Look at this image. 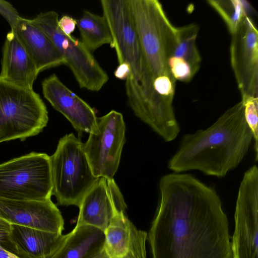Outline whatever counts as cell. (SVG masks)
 I'll return each mask as SVG.
<instances>
[{
    "instance_id": "6da1fadb",
    "label": "cell",
    "mask_w": 258,
    "mask_h": 258,
    "mask_svg": "<svg viewBox=\"0 0 258 258\" xmlns=\"http://www.w3.org/2000/svg\"><path fill=\"white\" fill-rule=\"evenodd\" d=\"M147 239L152 258H232L228 221L216 190L188 173L162 177Z\"/></svg>"
},
{
    "instance_id": "7a4b0ae2",
    "label": "cell",
    "mask_w": 258,
    "mask_h": 258,
    "mask_svg": "<svg viewBox=\"0 0 258 258\" xmlns=\"http://www.w3.org/2000/svg\"><path fill=\"white\" fill-rule=\"evenodd\" d=\"M252 140L240 101L207 129L184 135L168 168L175 173L195 170L223 177L241 162Z\"/></svg>"
},
{
    "instance_id": "3957f363",
    "label": "cell",
    "mask_w": 258,
    "mask_h": 258,
    "mask_svg": "<svg viewBox=\"0 0 258 258\" xmlns=\"http://www.w3.org/2000/svg\"><path fill=\"white\" fill-rule=\"evenodd\" d=\"M100 4L112 35L110 46L116 51L118 64L128 66L125 83L128 104L135 114L153 113L162 100L154 90L126 0H101Z\"/></svg>"
},
{
    "instance_id": "277c9868",
    "label": "cell",
    "mask_w": 258,
    "mask_h": 258,
    "mask_svg": "<svg viewBox=\"0 0 258 258\" xmlns=\"http://www.w3.org/2000/svg\"><path fill=\"white\" fill-rule=\"evenodd\" d=\"M126 2L155 91L175 86L168 60L176 41L177 27L170 22L157 0Z\"/></svg>"
},
{
    "instance_id": "5b68a950",
    "label": "cell",
    "mask_w": 258,
    "mask_h": 258,
    "mask_svg": "<svg viewBox=\"0 0 258 258\" xmlns=\"http://www.w3.org/2000/svg\"><path fill=\"white\" fill-rule=\"evenodd\" d=\"M52 195L61 206L79 207L85 194L99 178L92 172L83 149V143L73 133L58 141L50 156Z\"/></svg>"
},
{
    "instance_id": "8992f818",
    "label": "cell",
    "mask_w": 258,
    "mask_h": 258,
    "mask_svg": "<svg viewBox=\"0 0 258 258\" xmlns=\"http://www.w3.org/2000/svg\"><path fill=\"white\" fill-rule=\"evenodd\" d=\"M48 120L46 107L33 89L0 77V143L37 135Z\"/></svg>"
},
{
    "instance_id": "52a82bcc",
    "label": "cell",
    "mask_w": 258,
    "mask_h": 258,
    "mask_svg": "<svg viewBox=\"0 0 258 258\" xmlns=\"http://www.w3.org/2000/svg\"><path fill=\"white\" fill-rule=\"evenodd\" d=\"M50 156L31 153L0 164V198L17 201L51 199Z\"/></svg>"
},
{
    "instance_id": "ba28073f",
    "label": "cell",
    "mask_w": 258,
    "mask_h": 258,
    "mask_svg": "<svg viewBox=\"0 0 258 258\" xmlns=\"http://www.w3.org/2000/svg\"><path fill=\"white\" fill-rule=\"evenodd\" d=\"M58 15L54 11L42 12L31 20L52 42L62 55L80 87L99 91L108 80L107 73L82 42L65 35L58 26Z\"/></svg>"
},
{
    "instance_id": "9c48e42d",
    "label": "cell",
    "mask_w": 258,
    "mask_h": 258,
    "mask_svg": "<svg viewBox=\"0 0 258 258\" xmlns=\"http://www.w3.org/2000/svg\"><path fill=\"white\" fill-rule=\"evenodd\" d=\"M125 125L121 113L111 110L97 118V128L89 134L83 149L94 176L113 179L125 142Z\"/></svg>"
},
{
    "instance_id": "30bf717a",
    "label": "cell",
    "mask_w": 258,
    "mask_h": 258,
    "mask_svg": "<svg viewBox=\"0 0 258 258\" xmlns=\"http://www.w3.org/2000/svg\"><path fill=\"white\" fill-rule=\"evenodd\" d=\"M231 242L232 258H258V168L246 171L240 184Z\"/></svg>"
},
{
    "instance_id": "8fae6325",
    "label": "cell",
    "mask_w": 258,
    "mask_h": 258,
    "mask_svg": "<svg viewBox=\"0 0 258 258\" xmlns=\"http://www.w3.org/2000/svg\"><path fill=\"white\" fill-rule=\"evenodd\" d=\"M230 62L241 97H258V31L249 16L231 34Z\"/></svg>"
},
{
    "instance_id": "7c38bea8",
    "label": "cell",
    "mask_w": 258,
    "mask_h": 258,
    "mask_svg": "<svg viewBox=\"0 0 258 258\" xmlns=\"http://www.w3.org/2000/svg\"><path fill=\"white\" fill-rule=\"evenodd\" d=\"M67 234L9 224L0 219V244L19 258H49Z\"/></svg>"
},
{
    "instance_id": "4fadbf2b",
    "label": "cell",
    "mask_w": 258,
    "mask_h": 258,
    "mask_svg": "<svg viewBox=\"0 0 258 258\" xmlns=\"http://www.w3.org/2000/svg\"><path fill=\"white\" fill-rule=\"evenodd\" d=\"M0 219L11 224L62 234L64 220L50 199L17 201L0 198Z\"/></svg>"
},
{
    "instance_id": "5bb4252c",
    "label": "cell",
    "mask_w": 258,
    "mask_h": 258,
    "mask_svg": "<svg viewBox=\"0 0 258 258\" xmlns=\"http://www.w3.org/2000/svg\"><path fill=\"white\" fill-rule=\"evenodd\" d=\"M42 88L45 99L77 132L90 134L96 129L97 117L94 110L65 86L55 74L42 81Z\"/></svg>"
},
{
    "instance_id": "9a60e30c",
    "label": "cell",
    "mask_w": 258,
    "mask_h": 258,
    "mask_svg": "<svg viewBox=\"0 0 258 258\" xmlns=\"http://www.w3.org/2000/svg\"><path fill=\"white\" fill-rule=\"evenodd\" d=\"M0 77L17 85L33 89L39 74L25 47L13 30L8 33L3 48Z\"/></svg>"
},
{
    "instance_id": "2e32d148",
    "label": "cell",
    "mask_w": 258,
    "mask_h": 258,
    "mask_svg": "<svg viewBox=\"0 0 258 258\" xmlns=\"http://www.w3.org/2000/svg\"><path fill=\"white\" fill-rule=\"evenodd\" d=\"M33 60L38 72L64 64L63 57L50 40L31 20L20 17L11 28Z\"/></svg>"
},
{
    "instance_id": "e0dca14e",
    "label": "cell",
    "mask_w": 258,
    "mask_h": 258,
    "mask_svg": "<svg viewBox=\"0 0 258 258\" xmlns=\"http://www.w3.org/2000/svg\"><path fill=\"white\" fill-rule=\"evenodd\" d=\"M76 225H86L104 231L114 214L107 180L99 177L83 198Z\"/></svg>"
},
{
    "instance_id": "ac0fdd59",
    "label": "cell",
    "mask_w": 258,
    "mask_h": 258,
    "mask_svg": "<svg viewBox=\"0 0 258 258\" xmlns=\"http://www.w3.org/2000/svg\"><path fill=\"white\" fill-rule=\"evenodd\" d=\"M104 231L86 225H76L49 258H90L104 247Z\"/></svg>"
},
{
    "instance_id": "d6986e66",
    "label": "cell",
    "mask_w": 258,
    "mask_h": 258,
    "mask_svg": "<svg viewBox=\"0 0 258 258\" xmlns=\"http://www.w3.org/2000/svg\"><path fill=\"white\" fill-rule=\"evenodd\" d=\"M81 42L90 51L112 42V35L105 17L87 10L76 20Z\"/></svg>"
},
{
    "instance_id": "ffe728a7",
    "label": "cell",
    "mask_w": 258,
    "mask_h": 258,
    "mask_svg": "<svg viewBox=\"0 0 258 258\" xmlns=\"http://www.w3.org/2000/svg\"><path fill=\"white\" fill-rule=\"evenodd\" d=\"M133 225L126 217L125 212H114L104 231V248L110 258H120L127 252Z\"/></svg>"
},
{
    "instance_id": "44dd1931",
    "label": "cell",
    "mask_w": 258,
    "mask_h": 258,
    "mask_svg": "<svg viewBox=\"0 0 258 258\" xmlns=\"http://www.w3.org/2000/svg\"><path fill=\"white\" fill-rule=\"evenodd\" d=\"M199 30L196 23L177 27L176 41L171 55L186 62L194 76L199 71L202 61L196 43Z\"/></svg>"
},
{
    "instance_id": "7402d4cb",
    "label": "cell",
    "mask_w": 258,
    "mask_h": 258,
    "mask_svg": "<svg viewBox=\"0 0 258 258\" xmlns=\"http://www.w3.org/2000/svg\"><path fill=\"white\" fill-rule=\"evenodd\" d=\"M207 2L223 19L231 34L236 31L244 17L248 16L250 8V5L246 1L209 0Z\"/></svg>"
},
{
    "instance_id": "603a6c76",
    "label": "cell",
    "mask_w": 258,
    "mask_h": 258,
    "mask_svg": "<svg viewBox=\"0 0 258 258\" xmlns=\"http://www.w3.org/2000/svg\"><path fill=\"white\" fill-rule=\"evenodd\" d=\"M244 106V115L246 122L251 131L254 142L255 161L258 159V97H241Z\"/></svg>"
},
{
    "instance_id": "cb8c5ba5",
    "label": "cell",
    "mask_w": 258,
    "mask_h": 258,
    "mask_svg": "<svg viewBox=\"0 0 258 258\" xmlns=\"http://www.w3.org/2000/svg\"><path fill=\"white\" fill-rule=\"evenodd\" d=\"M147 236L146 232L138 229L133 224L128 250L120 258H146V242Z\"/></svg>"
},
{
    "instance_id": "d4e9b609",
    "label": "cell",
    "mask_w": 258,
    "mask_h": 258,
    "mask_svg": "<svg viewBox=\"0 0 258 258\" xmlns=\"http://www.w3.org/2000/svg\"><path fill=\"white\" fill-rule=\"evenodd\" d=\"M0 14L12 28L20 17L17 10L8 2L0 0Z\"/></svg>"
},
{
    "instance_id": "484cf974",
    "label": "cell",
    "mask_w": 258,
    "mask_h": 258,
    "mask_svg": "<svg viewBox=\"0 0 258 258\" xmlns=\"http://www.w3.org/2000/svg\"><path fill=\"white\" fill-rule=\"evenodd\" d=\"M58 26L65 35L71 36L77 26V21L71 16L65 15L58 20Z\"/></svg>"
},
{
    "instance_id": "4316f807",
    "label": "cell",
    "mask_w": 258,
    "mask_h": 258,
    "mask_svg": "<svg viewBox=\"0 0 258 258\" xmlns=\"http://www.w3.org/2000/svg\"><path fill=\"white\" fill-rule=\"evenodd\" d=\"M129 74L128 66L125 63H120L114 72L115 77L120 80H126Z\"/></svg>"
},
{
    "instance_id": "83f0119b",
    "label": "cell",
    "mask_w": 258,
    "mask_h": 258,
    "mask_svg": "<svg viewBox=\"0 0 258 258\" xmlns=\"http://www.w3.org/2000/svg\"><path fill=\"white\" fill-rule=\"evenodd\" d=\"M0 258H19L5 249L0 244Z\"/></svg>"
},
{
    "instance_id": "f1b7e54d",
    "label": "cell",
    "mask_w": 258,
    "mask_h": 258,
    "mask_svg": "<svg viewBox=\"0 0 258 258\" xmlns=\"http://www.w3.org/2000/svg\"><path fill=\"white\" fill-rule=\"evenodd\" d=\"M90 258H110L109 255L106 252V250L104 248H102L98 252L94 254Z\"/></svg>"
}]
</instances>
